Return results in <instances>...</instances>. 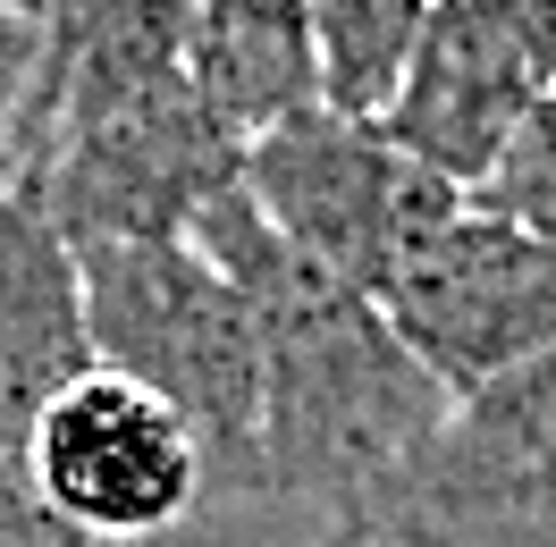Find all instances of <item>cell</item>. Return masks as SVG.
I'll list each match as a JSON object with an SVG mask.
<instances>
[{
    "label": "cell",
    "mask_w": 556,
    "mask_h": 547,
    "mask_svg": "<svg viewBox=\"0 0 556 547\" xmlns=\"http://www.w3.org/2000/svg\"><path fill=\"white\" fill-rule=\"evenodd\" d=\"M186 244H203V262L262 329V506H313L320 522H346L439 430L447 387L405 354L363 287L313 270L278 237L244 177L186 228Z\"/></svg>",
    "instance_id": "6da1fadb"
},
{
    "label": "cell",
    "mask_w": 556,
    "mask_h": 547,
    "mask_svg": "<svg viewBox=\"0 0 556 547\" xmlns=\"http://www.w3.org/2000/svg\"><path fill=\"white\" fill-rule=\"evenodd\" d=\"M237 169L244 152L219 136L186 76L177 0H102L42 17L17 194H35L68 244L186 237L237 186Z\"/></svg>",
    "instance_id": "7a4b0ae2"
},
{
    "label": "cell",
    "mask_w": 556,
    "mask_h": 547,
    "mask_svg": "<svg viewBox=\"0 0 556 547\" xmlns=\"http://www.w3.org/2000/svg\"><path fill=\"white\" fill-rule=\"evenodd\" d=\"M93 371L136 379L194 430L203 488L219 506H262V329L203 244H76Z\"/></svg>",
    "instance_id": "3957f363"
},
{
    "label": "cell",
    "mask_w": 556,
    "mask_h": 547,
    "mask_svg": "<svg viewBox=\"0 0 556 547\" xmlns=\"http://www.w3.org/2000/svg\"><path fill=\"white\" fill-rule=\"evenodd\" d=\"M346 531L388 547H556V354L455 396Z\"/></svg>",
    "instance_id": "277c9868"
},
{
    "label": "cell",
    "mask_w": 556,
    "mask_h": 547,
    "mask_svg": "<svg viewBox=\"0 0 556 547\" xmlns=\"http://www.w3.org/2000/svg\"><path fill=\"white\" fill-rule=\"evenodd\" d=\"M237 177L253 211L313 270L346 278L363 295H380L388 270L464 203L447 177H430L414 152H396L371 118H338V110H304L262 143H244Z\"/></svg>",
    "instance_id": "5b68a950"
},
{
    "label": "cell",
    "mask_w": 556,
    "mask_h": 547,
    "mask_svg": "<svg viewBox=\"0 0 556 547\" xmlns=\"http://www.w3.org/2000/svg\"><path fill=\"white\" fill-rule=\"evenodd\" d=\"M388 329L405 338L421 371L455 396H472L506 371H531L556 354V244L481 211L472 194L388 270L371 295Z\"/></svg>",
    "instance_id": "8992f818"
},
{
    "label": "cell",
    "mask_w": 556,
    "mask_h": 547,
    "mask_svg": "<svg viewBox=\"0 0 556 547\" xmlns=\"http://www.w3.org/2000/svg\"><path fill=\"white\" fill-rule=\"evenodd\" d=\"M17 463L42 488V506L76 522L93 547H143L211 513L194 430L118 371L68 379L17 438Z\"/></svg>",
    "instance_id": "52a82bcc"
},
{
    "label": "cell",
    "mask_w": 556,
    "mask_h": 547,
    "mask_svg": "<svg viewBox=\"0 0 556 547\" xmlns=\"http://www.w3.org/2000/svg\"><path fill=\"white\" fill-rule=\"evenodd\" d=\"M540 93L548 76L515 0H430L414 60L396 76V102L380 110V136L414 152L430 177H447L455 194H481L506 143L522 136V118L540 110Z\"/></svg>",
    "instance_id": "ba28073f"
},
{
    "label": "cell",
    "mask_w": 556,
    "mask_h": 547,
    "mask_svg": "<svg viewBox=\"0 0 556 547\" xmlns=\"http://www.w3.org/2000/svg\"><path fill=\"white\" fill-rule=\"evenodd\" d=\"M85 371L93 338L76 244L42 219L35 194H0V455H17L35 412Z\"/></svg>",
    "instance_id": "9c48e42d"
},
{
    "label": "cell",
    "mask_w": 556,
    "mask_h": 547,
    "mask_svg": "<svg viewBox=\"0 0 556 547\" xmlns=\"http://www.w3.org/2000/svg\"><path fill=\"white\" fill-rule=\"evenodd\" d=\"M186 76L237 152L287 118L320 110V60H313L304 0H194L186 9Z\"/></svg>",
    "instance_id": "30bf717a"
},
{
    "label": "cell",
    "mask_w": 556,
    "mask_h": 547,
    "mask_svg": "<svg viewBox=\"0 0 556 547\" xmlns=\"http://www.w3.org/2000/svg\"><path fill=\"white\" fill-rule=\"evenodd\" d=\"M430 0H304L313 26V60H320V110L338 118H371L396 102V76L421 42Z\"/></svg>",
    "instance_id": "8fae6325"
},
{
    "label": "cell",
    "mask_w": 556,
    "mask_h": 547,
    "mask_svg": "<svg viewBox=\"0 0 556 547\" xmlns=\"http://www.w3.org/2000/svg\"><path fill=\"white\" fill-rule=\"evenodd\" d=\"M472 203L515 219V228H531L540 244H556V85L540 93V110L522 118V136L506 143V161L489 169V186Z\"/></svg>",
    "instance_id": "7c38bea8"
},
{
    "label": "cell",
    "mask_w": 556,
    "mask_h": 547,
    "mask_svg": "<svg viewBox=\"0 0 556 547\" xmlns=\"http://www.w3.org/2000/svg\"><path fill=\"white\" fill-rule=\"evenodd\" d=\"M35 76H42V26L35 17H0V194H17V169H26Z\"/></svg>",
    "instance_id": "4fadbf2b"
},
{
    "label": "cell",
    "mask_w": 556,
    "mask_h": 547,
    "mask_svg": "<svg viewBox=\"0 0 556 547\" xmlns=\"http://www.w3.org/2000/svg\"><path fill=\"white\" fill-rule=\"evenodd\" d=\"M0 547H93L76 522H60L42 506V488L26 480L17 455H0Z\"/></svg>",
    "instance_id": "5bb4252c"
},
{
    "label": "cell",
    "mask_w": 556,
    "mask_h": 547,
    "mask_svg": "<svg viewBox=\"0 0 556 547\" xmlns=\"http://www.w3.org/2000/svg\"><path fill=\"white\" fill-rule=\"evenodd\" d=\"M522 9V35H531V51H540V76L556 85V0H515Z\"/></svg>",
    "instance_id": "9a60e30c"
},
{
    "label": "cell",
    "mask_w": 556,
    "mask_h": 547,
    "mask_svg": "<svg viewBox=\"0 0 556 547\" xmlns=\"http://www.w3.org/2000/svg\"><path fill=\"white\" fill-rule=\"evenodd\" d=\"M313 547H388V539H371V531H346V522H320V539Z\"/></svg>",
    "instance_id": "2e32d148"
},
{
    "label": "cell",
    "mask_w": 556,
    "mask_h": 547,
    "mask_svg": "<svg viewBox=\"0 0 556 547\" xmlns=\"http://www.w3.org/2000/svg\"><path fill=\"white\" fill-rule=\"evenodd\" d=\"M0 17H35V26H42V17H51V0H0Z\"/></svg>",
    "instance_id": "e0dca14e"
}]
</instances>
